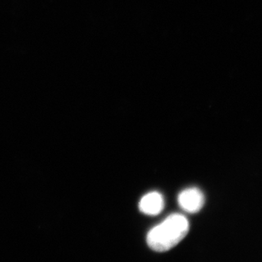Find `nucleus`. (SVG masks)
Instances as JSON below:
<instances>
[{
    "label": "nucleus",
    "instance_id": "nucleus-1",
    "mask_svg": "<svg viewBox=\"0 0 262 262\" xmlns=\"http://www.w3.org/2000/svg\"><path fill=\"white\" fill-rule=\"evenodd\" d=\"M189 231V222L180 214H173L151 228L146 236V243L151 250L165 252L182 241Z\"/></svg>",
    "mask_w": 262,
    "mask_h": 262
},
{
    "label": "nucleus",
    "instance_id": "nucleus-2",
    "mask_svg": "<svg viewBox=\"0 0 262 262\" xmlns=\"http://www.w3.org/2000/svg\"><path fill=\"white\" fill-rule=\"evenodd\" d=\"M178 203L185 211L196 213L204 206V193L196 187L187 188L180 193Z\"/></svg>",
    "mask_w": 262,
    "mask_h": 262
},
{
    "label": "nucleus",
    "instance_id": "nucleus-3",
    "mask_svg": "<svg viewBox=\"0 0 262 262\" xmlns=\"http://www.w3.org/2000/svg\"><path fill=\"white\" fill-rule=\"evenodd\" d=\"M164 198L159 192H151L142 196L139 203V209L147 215H157L164 209Z\"/></svg>",
    "mask_w": 262,
    "mask_h": 262
}]
</instances>
